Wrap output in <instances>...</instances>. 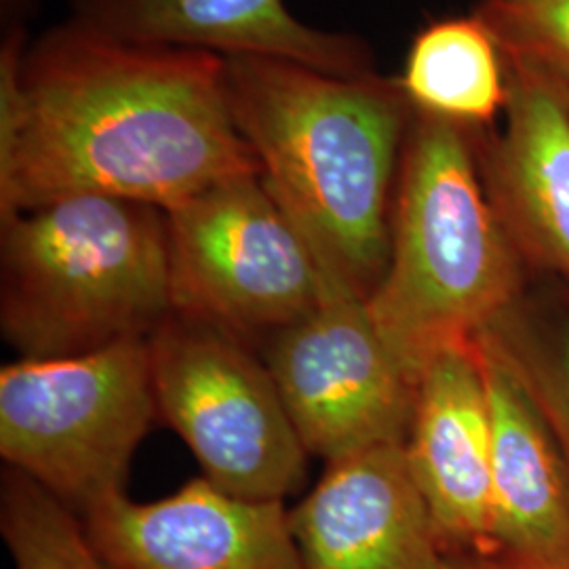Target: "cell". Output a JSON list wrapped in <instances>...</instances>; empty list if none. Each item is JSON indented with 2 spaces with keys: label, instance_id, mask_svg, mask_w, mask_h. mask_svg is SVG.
I'll use <instances>...</instances> for the list:
<instances>
[{
  "label": "cell",
  "instance_id": "19",
  "mask_svg": "<svg viewBox=\"0 0 569 569\" xmlns=\"http://www.w3.org/2000/svg\"><path fill=\"white\" fill-rule=\"evenodd\" d=\"M475 569H569V547L542 552L519 555L507 550H493L483 557H467Z\"/></svg>",
  "mask_w": 569,
  "mask_h": 569
},
{
  "label": "cell",
  "instance_id": "12",
  "mask_svg": "<svg viewBox=\"0 0 569 569\" xmlns=\"http://www.w3.org/2000/svg\"><path fill=\"white\" fill-rule=\"evenodd\" d=\"M406 451L448 557L489 555L491 422L475 342L425 369Z\"/></svg>",
  "mask_w": 569,
  "mask_h": 569
},
{
  "label": "cell",
  "instance_id": "7",
  "mask_svg": "<svg viewBox=\"0 0 569 569\" xmlns=\"http://www.w3.org/2000/svg\"><path fill=\"white\" fill-rule=\"evenodd\" d=\"M150 355L159 416L211 486L277 502L302 488L310 453L266 361L244 340L173 312L152 333Z\"/></svg>",
  "mask_w": 569,
  "mask_h": 569
},
{
  "label": "cell",
  "instance_id": "4",
  "mask_svg": "<svg viewBox=\"0 0 569 569\" xmlns=\"http://www.w3.org/2000/svg\"><path fill=\"white\" fill-rule=\"evenodd\" d=\"M0 224V327L20 359L148 340L173 315L163 209L70 197Z\"/></svg>",
  "mask_w": 569,
  "mask_h": 569
},
{
  "label": "cell",
  "instance_id": "1",
  "mask_svg": "<svg viewBox=\"0 0 569 569\" xmlns=\"http://www.w3.org/2000/svg\"><path fill=\"white\" fill-rule=\"evenodd\" d=\"M258 173L224 56L124 41L70 20L0 49V220L70 197L173 209Z\"/></svg>",
  "mask_w": 569,
  "mask_h": 569
},
{
  "label": "cell",
  "instance_id": "16",
  "mask_svg": "<svg viewBox=\"0 0 569 569\" xmlns=\"http://www.w3.org/2000/svg\"><path fill=\"white\" fill-rule=\"evenodd\" d=\"M545 416L569 472V308L528 293L479 333Z\"/></svg>",
  "mask_w": 569,
  "mask_h": 569
},
{
  "label": "cell",
  "instance_id": "3",
  "mask_svg": "<svg viewBox=\"0 0 569 569\" xmlns=\"http://www.w3.org/2000/svg\"><path fill=\"white\" fill-rule=\"evenodd\" d=\"M523 264L489 203L472 131L418 114L397 180L390 256L367 308L420 382L443 352L472 346L528 291Z\"/></svg>",
  "mask_w": 569,
  "mask_h": 569
},
{
  "label": "cell",
  "instance_id": "8",
  "mask_svg": "<svg viewBox=\"0 0 569 569\" xmlns=\"http://www.w3.org/2000/svg\"><path fill=\"white\" fill-rule=\"evenodd\" d=\"M264 361L308 453L333 462L406 443L418 382L380 336L363 296L333 291L268 338Z\"/></svg>",
  "mask_w": 569,
  "mask_h": 569
},
{
  "label": "cell",
  "instance_id": "20",
  "mask_svg": "<svg viewBox=\"0 0 569 569\" xmlns=\"http://www.w3.org/2000/svg\"><path fill=\"white\" fill-rule=\"evenodd\" d=\"M449 569H475L467 557H449Z\"/></svg>",
  "mask_w": 569,
  "mask_h": 569
},
{
  "label": "cell",
  "instance_id": "21",
  "mask_svg": "<svg viewBox=\"0 0 569 569\" xmlns=\"http://www.w3.org/2000/svg\"><path fill=\"white\" fill-rule=\"evenodd\" d=\"M563 91H566V98H568L569 103V87H563Z\"/></svg>",
  "mask_w": 569,
  "mask_h": 569
},
{
  "label": "cell",
  "instance_id": "15",
  "mask_svg": "<svg viewBox=\"0 0 569 569\" xmlns=\"http://www.w3.org/2000/svg\"><path fill=\"white\" fill-rule=\"evenodd\" d=\"M399 82L418 114L468 131H483L509 103V66L477 13L420 30Z\"/></svg>",
  "mask_w": 569,
  "mask_h": 569
},
{
  "label": "cell",
  "instance_id": "10",
  "mask_svg": "<svg viewBox=\"0 0 569 569\" xmlns=\"http://www.w3.org/2000/svg\"><path fill=\"white\" fill-rule=\"evenodd\" d=\"M289 526L302 569H449L406 443L327 462Z\"/></svg>",
  "mask_w": 569,
  "mask_h": 569
},
{
  "label": "cell",
  "instance_id": "18",
  "mask_svg": "<svg viewBox=\"0 0 569 569\" xmlns=\"http://www.w3.org/2000/svg\"><path fill=\"white\" fill-rule=\"evenodd\" d=\"M477 16L507 63L569 87V0H486Z\"/></svg>",
  "mask_w": 569,
  "mask_h": 569
},
{
  "label": "cell",
  "instance_id": "6",
  "mask_svg": "<svg viewBox=\"0 0 569 569\" xmlns=\"http://www.w3.org/2000/svg\"><path fill=\"white\" fill-rule=\"evenodd\" d=\"M164 213L176 315L247 342L272 338L346 289L327 277L258 173L216 183Z\"/></svg>",
  "mask_w": 569,
  "mask_h": 569
},
{
  "label": "cell",
  "instance_id": "5",
  "mask_svg": "<svg viewBox=\"0 0 569 569\" xmlns=\"http://www.w3.org/2000/svg\"><path fill=\"white\" fill-rule=\"evenodd\" d=\"M157 416L150 338L0 369L2 460L79 517L124 493Z\"/></svg>",
  "mask_w": 569,
  "mask_h": 569
},
{
  "label": "cell",
  "instance_id": "14",
  "mask_svg": "<svg viewBox=\"0 0 569 569\" xmlns=\"http://www.w3.org/2000/svg\"><path fill=\"white\" fill-rule=\"evenodd\" d=\"M491 422L493 550L542 555L569 547V472L540 409L477 336ZM491 550V552H493Z\"/></svg>",
  "mask_w": 569,
  "mask_h": 569
},
{
  "label": "cell",
  "instance_id": "17",
  "mask_svg": "<svg viewBox=\"0 0 569 569\" xmlns=\"http://www.w3.org/2000/svg\"><path fill=\"white\" fill-rule=\"evenodd\" d=\"M0 531L18 569H108L81 517L18 470L2 477Z\"/></svg>",
  "mask_w": 569,
  "mask_h": 569
},
{
  "label": "cell",
  "instance_id": "9",
  "mask_svg": "<svg viewBox=\"0 0 569 569\" xmlns=\"http://www.w3.org/2000/svg\"><path fill=\"white\" fill-rule=\"evenodd\" d=\"M108 569H302L277 500H247L192 479L157 502L117 493L81 517Z\"/></svg>",
  "mask_w": 569,
  "mask_h": 569
},
{
  "label": "cell",
  "instance_id": "13",
  "mask_svg": "<svg viewBox=\"0 0 569 569\" xmlns=\"http://www.w3.org/2000/svg\"><path fill=\"white\" fill-rule=\"evenodd\" d=\"M124 41L298 61L340 77L373 72L366 42L298 20L283 0H74V18Z\"/></svg>",
  "mask_w": 569,
  "mask_h": 569
},
{
  "label": "cell",
  "instance_id": "2",
  "mask_svg": "<svg viewBox=\"0 0 569 569\" xmlns=\"http://www.w3.org/2000/svg\"><path fill=\"white\" fill-rule=\"evenodd\" d=\"M226 93L270 197L333 283L367 296L385 277L399 169L416 110L399 79L228 56Z\"/></svg>",
  "mask_w": 569,
  "mask_h": 569
},
{
  "label": "cell",
  "instance_id": "11",
  "mask_svg": "<svg viewBox=\"0 0 569 569\" xmlns=\"http://www.w3.org/2000/svg\"><path fill=\"white\" fill-rule=\"evenodd\" d=\"M509 66L507 124L472 131L483 188L528 270L569 283V103L561 84Z\"/></svg>",
  "mask_w": 569,
  "mask_h": 569
},
{
  "label": "cell",
  "instance_id": "22",
  "mask_svg": "<svg viewBox=\"0 0 569 569\" xmlns=\"http://www.w3.org/2000/svg\"><path fill=\"white\" fill-rule=\"evenodd\" d=\"M4 2H11V4H13V2H16V0H4Z\"/></svg>",
  "mask_w": 569,
  "mask_h": 569
}]
</instances>
